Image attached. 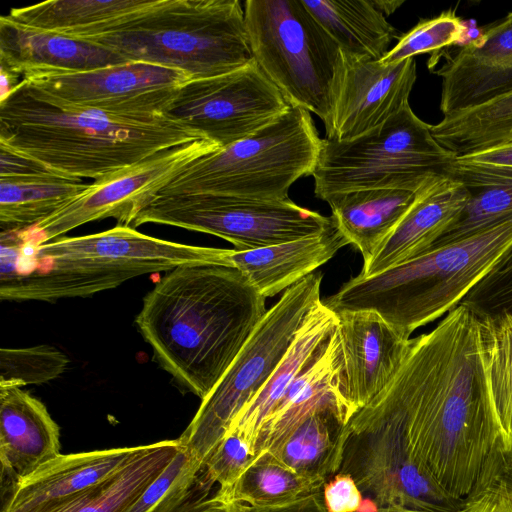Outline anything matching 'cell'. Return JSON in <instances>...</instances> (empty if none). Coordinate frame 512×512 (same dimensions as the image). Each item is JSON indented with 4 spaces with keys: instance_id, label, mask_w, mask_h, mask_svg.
Wrapping results in <instances>:
<instances>
[{
    "instance_id": "cell-16",
    "label": "cell",
    "mask_w": 512,
    "mask_h": 512,
    "mask_svg": "<svg viewBox=\"0 0 512 512\" xmlns=\"http://www.w3.org/2000/svg\"><path fill=\"white\" fill-rule=\"evenodd\" d=\"M338 85L326 138L349 140L381 125L409 103L416 81V62L394 64L343 53Z\"/></svg>"
},
{
    "instance_id": "cell-41",
    "label": "cell",
    "mask_w": 512,
    "mask_h": 512,
    "mask_svg": "<svg viewBox=\"0 0 512 512\" xmlns=\"http://www.w3.org/2000/svg\"><path fill=\"white\" fill-rule=\"evenodd\" d=\"M456 512H512V492L488 466L479 484Z\"/></svg>"
},
{
    "instance_id": "cell-24",
    "label": "cell",
    "mask_w": 512,
    "mask_h": 512,
    "mask_svg": "<svg viewBox=\"0 0 512 512\" xmlns=\"http://www.w3.org/2000/svg\"><path fill=\"white\" fill-rule=\"evenodd\" d=\"M59 435L40 400L21 387L0 386V461L11 491L60 454Z\"/></svg>"
},
{
    "instance_id": "cell-23",
    "label": "cell",
    "mask_w": 512,
    "mask_h": 512,
    "mask_svg": "<svg viewBox=\"0 0 512 512\" xmlns=\"http://www.w3.org/2000/svg\"><path fill=\"white\" fill-rule=\"evenodd\" d=\"M351 418L342 397L333 394L316 405L267 451L322 490L339 472Z\"/></svg>"
},
{
    "instance_id": "cell-32",
    "label": "cell",
    "mask_w": 512,
    "mask_h": 512,
    "mask_svg": "<svg viewBox=\"0 0 512 512\" xmlns=\"http://www.w3.org/2000/svg\"><path fill=\"white\" fill-rule=\"evenodd\" d=\"M435 140L456 157L512 141V92L430 125Z\"/></svg>"
},
{
    "instance_id": "cell-36",
    "label": "cell",
    "mask_w": 512,
    "mask_h": 512,
    "mask_svg": "<svg viewBox=\"0 0 512 512\" xmlns=\"http://www.w3.org/2000/svg\"><path fill=\"white\" fill-rule=\"evenodd\" d=\"M68 364V357L50 345L1 348L0 386L46 383L59 377Z\"/></svg>"
},
{
    "instance_id": "cell-35",
    "label": "cell",
    "mask_w": 512,
    "mask_h": 512,
    "mask_svg": "<svg viewBox=\"0 0 512 512\" xmlns=\"http://www.w3.org/2000/svg\"><path fill=\"white\" fill-rule=\"evenodd\" d=\"M491 397L500 428L501 450L512 444V319L481 320Z\"/></svg>"
},
{
    "instance_id": "cell-37",
    "label": "cell",
    "mask_w": 512,
    "mask_h": 512,
    "mask_svg": "<svg viewBox=\"0 0 512 512\" xmlns=\"http://www.w3.org/2000/svg\"><path fill=\"white\" fill-rule=\"evenodd\" d=\"M464 26L454 10L420 20L411 30L402 34L397 44L380 59L383 64H394L414 56L439 52L461 40Z\"/></svg>"
},
{
    "instance_id": "cell-26",
    "label": "cell",
    "mask_w": 512,
    "mask_h": 512,
    "mask_svg": "<svg viewBox=\"0 0 512 512\" xmlns=\"http://www.w3.org/2000/svg\"><path fill=\"white\" fill-rule=\"evenodd\" d=\"M418 192V191H417ZM403 189H367L332 194L323 201L339 229L368 263L391 235L416 198Z\"/></svg>"
},
{
    "instance_id": "cell-42",
    "label": "cell",
    "mask_w": 512,
    "mask_h": 512,
    "mask_svg": "<svg viewBox=\"0 0 512 512\" xmlns=\"http://www.w3.org/2000/svg\"><path fill=\"white\" fill-rule=\"evenodd\" d=\"M189 471H196L187 452L181 448L163 472L124 512H151L167 492Z\"/></svg>"
},
{
    "instance_id": "cell-13",
    "label": "cell",
    "mask_w": 512,
    "mask_h": 512,
    "mask_svg": "<svg viewBox=\"0 0 512 512\" xmlns=\"http://www.w3.org/2000/svg\"><path fill=\"white\" fill-rule=\"evenodd\" d=\"M218 149L210 140H195L95 180L51 216L20 230L21 238L33 244L46 243L83 224L106 218L130 226L135 216L190 164Z\"/></svg>"
},
{
    "instance_id": "cell-49",
    "label": "cell",
    "mask_w": 512,
    "mask_h": 512,
    "mask_svg": "<svg viewBox=\"0 0 512 512\" xmlns=\"http://www.w3.org/2000/svg\"><path fill=\"white\" fill-rule=\"evenodd\" d=\"M375 512H437V511H426V510H416V509H409V508L391 507V508H378Z\"/></svg>"
},
{
    "instance_id": "cell-19",
    "label": "cell",
    "mask_w": 512,
    "mask_h": 512,
    "mask_svg": "<svg viewBox=\"0 0 512 512\" xmlns=\"http://www.w3.org/2000/svg\"><path fill=\"white\" fill-rule=\"evenodd\" d=\"M469 199L466 187L442 175L425 184L375 256L358 276L370 277L427 252L458 218Z\"/></svg>"
},
{
    "instance_id": "cell-12",
    "label": "cell",
    "mask_w": 512,
    "mask_h": 512,
    "mask_svg": "<svg viewBox=\"0 0 512 512\" xmlns=\"http://www.w3.org/2000/svg\"><path fill=\"white\" fill-rule=\"evenodd\" d=\"M338 473L350 475L377 508L455 512L463 504L446 493L413 461L396 419L375 404L349 422Z\"/></svg>"
},
{
    "instance_id": "cell-47",
    "label": "cell",
    "mask_w": 512,
    "mask_h": 512,
    "mask_svg": "<svg viewBox=\"0 0 512 512\" xmlns=\"http://www.w3.org/2000/svg\"><path fill=\"white\" fill-rule=\"evenodd\" d=\"M489 466L503 479L512 492V444L507 450H501L497 446L489 460Z\"/></svg>"
},
{
    "instance_id": "cell-30",
    "label": "cell",
    "mask_w": 512,
    "mask_h": 512,
    "mask_svg": "<svg viewBox=\"0 0 512 512\" xmlns=\"http://www.w3.org/2000/svg\"><path fill=\"white\" fill-rule=\"evenodd\" d=\"M342 367V352L336 329L324 353L297 377L274 415L261 428L252 453L256 456L271 449L327 397L339 394L343 399Z\"/></svg>"
},
{
    "instance_id": "cell-48",
    "label": "cell",
    "mask_w": 512,
    "mask_h": 512,
    "mask_svg": "<svg viewBox=\"0 0 512 512\" xmlns=\"http://www.w3.org/2000/svg\"><path fill=\"white\" fill-rule=\"evenodd\" d=\"M375 6L386 15H390L393 13L400 5L403 4V1H385V0H373Z\"/></svg>"
},
{
    "instance_id": "cell-18",
    "label": "cell",
    "mask_w": 512,
    "mask_h": 512,
    "mask_svg": "<svg viewBox=\"0 0 512 512\" xmlns=\"http://www.w3.org/2000/svg\"><path fill=\"white\" fill-rule=\"evenodd\" d=\"M434 73L442 78L443 117L512 92V11L447 55Z\"/></svg>"
},
{
    "instance_id": "cell-21",
    "label": "cell",
    "mask_w": 512,
    "mask_h": 512,
    "mask_svg": "<svg viewBox=\"0 0 512 512\" xmlns=\"http://www.w3.org/2000/svg\"><path fill=\"white\" fill-rule=\"evenodd\" d=\"M125 62L100 45L0 17V66L20 78L37 70L82 72Z\"/></svg>"
},
{
    "instance_id": "cell-4",
    "label": "cell",
    "mask_w": 512,
    "mask_h": 512,
    "mask_svg": "<svg viewBox=\"0 0 512 512\" xmlns=\"http://www.w3.org/2000/svg\"><path fill=\"white\" fill-rule=\"evenodd\" d=\"M222 252V248L155 238L124 225L40 244L24 242L19 234V253L37 267L1 272L0 299L55 302L90 297L132 278L181 265H221Z\"/></svg>"
},
{
    "instance_id": "cell-9",
    "label": "cell",
    "mask_w": 512,
    "mask_h": 512,
    "mask_svg": "<svg viewBox=\"0 0 512 512\" xmlns=\"http://www.w3.org/2000/svg\"><path fill=\"white\" fill-rule=\"evenodd\" d=\"M456 156L433 137L409 103L374 129L349 140L322 139L313 170L316 197L367 189L417 192L448 175Z\"/></svg>"
},
{
    "instance_id": "cell-34",
    "label": "cell",
    "mask_w": 512,
    "mask_h": 512,
    "mask_svg": "<svg viewBox=\"0 0 512 512\" xmlns=\"http://www.w3.org/2000/svg\"><path fill=\"white\" fill-rule=\"evenodd\" d=\"M315 491L319 489L269 451L256 455L229 489L216 490L225 499L254 508L284 506Z\"/></svg>"
},
{
    "instance_id": "cell-10",
    "label": "cell",
    "mask_w": 512,
    "mask_h": 512,
    "mask_svg": "<svg viewBox=\"0 0 512 512\" xmlns=\"http://www.w3.org/2000/svg\"><path fill=\"white\" fill-rule=\"evenodd\" d=\"M322 273L313 272L283 292L267 310L237 357L178 438L194 468L227 434L238 414L268 381L315 307L321 303Z\"/></svg>"
},
{
    "instance_id": "cell-22",
    "label": "cell",
    "mask_w": 512,
    "mask_h": 512,
    "mask_svg": "<svg viewBox=\"0 0 512 512\" xmlns=\"http://www.w3.org/2000/svg\"><path fill=\"white\" fill-rule=\"evenodd\" d=\"M145 447L59 454L19 481L1 512H28L77 495L115 475Z\"/></svg>"
},
{
    "instance_id": "cell-6",
    "label": "cell",
    "mask_w": 512,
    "mask_h": 512,
    "mask_svg": "<svg viewBox=\"0 0 512 512\" xmlns=\"http://www.w3.org/2000/svg\"><path fill=\"white\" fill-rule=\"evenodd\" d=\"M76 39L127 61L182 70L193 79L226 74L254 61L238 0H157L104 34Z\"/></svg>"
},
{
    "instance_id": "cell-45",
    "label": "cell",
    "mask_w": 512,
    "mask_h": 512,
    "mask_svg": "<svg viewBox=\"0 0 512 512\" xmlns=\"http://www.w3.org/2000/svg\"><path fill=\"white\" fill-rule=\"evenodd\" d=\"M456 158L465 162L512 167V141Z\"/></svg>"
},
{
    "instance_id": "cell-44",
    "label": "cell",
    "mask_w": 512,
    "mask_h": 512,
    "mask_svg": "<svg viewBox=\"0 0 512 512\" xmlns=\"http://www.w3.org/2000/svg\"><path fill=\"white\" fill-rule=\"evenodd\" d=\"M0 179H33L59 175L44 164L0 143Z\"/></svg>"
},
{
    "instance_id": "cell-15",
    "label": "cell",
    "mask_w": 512,
    "mask_h": 512,
    "mask_svg": "<svg viewBox=\"0 0 512 512\" xmlns=\"http://www.w3.org/2000/svg\"><path fill=\"white\" fill-rule=\"evenodd\" d=\"M67 103L122 117L164 115L193 78L157 64L129 61L82 72L31 71L23 78Z\"/></svg>"
},
{
    "instance_id": "cell-20",
    "label": "cell",
    "mask_w": 512,
    "mask_h": 512,
    "mask_svg": "<svg viewBox=\"0 0 512 512\" xmlns=\"http://www.w3.org/2000/svg\"><path fill=\"white\" fill-rule=\"evenodd\" d=\"M348 244L334 219L316 235L250 250L224 249L222 266L238 269L267 298L286 291Z\"/></svg>"
},
{
    "instance_id": "cell-8",
    "label": "cell",
    "mask_w": 512,
    "mask_h": 512,
    "mask_svg": "<svg viewBox=\"0 0 512 512\" xmlns=\"http://www.w3.org/2000/svg\"><path fill=\"white\" fill-rule=\"evenodd\" d=\"M244 16L253 58L291 106L328 125L343 70L338 44L302 0H247Z\"/></svg>"
},
{
    "instance_id": "cell-1",
    "label": "cell",
    "mask_w": 512,
    "mask_h": 512,
    "mask_svg": "<svg viewBox=\"0 0 512 512\" xmlns=\"http://www.w3.org/2000/svg\"><path fill=\"white\" fill-rule=\"evenodd\" d=\"M372 403L399 423L425 474L452 497H468L500 444L479 319L458 305L410 339L397 375Z\"/></svg>"
},
{
    "instance_id": "cell-17",
    "label": "cell",
    "mask_w": 512,
    "mask_h": 512,
    "mask_svg": "<svg viewBox=\"0 0 512 512\" xmlns=\"http://www.w3.org/2000/svg\"><path fill=\"white\" fill-rule=\"evenodd\" d=\"M342 352V394L352 417L392 383L410 339L374 311L336 313Z\"/></svg>"
},
{
    "instance_id": "cell-39",
    "label": "cell",
    "mask_w": 512,
    "mask_h": 512,
    "mask_svg": "<svg viewBox=\"0 0 512 512\" xmlns=\"http://www.w3.org/2000/svg\"><path fill=\"white\" fill-rule=\"evenodd\" d=\"M213 486L202 470L189 471L151 512H250L248 505L212 492Z\"/></svg>"
},
{
    "instance_id": "cell-2",
    "label": "cell",
    "mask_w": 512,
    "mask_h": 512,
    "mask_svg": "<svg viewBox=\"0 0 512 512\" xmlns=\"http://www.w3.org/2000/svg\"><path fill=\"white\" fill-rule=\"evenodd\" d=\"M265 299L236 268L186 264L157 281L135 323L158 365L202 400L266 314Z\"/></svg>"
},
{
    "instance_id": "cell-38",
    "label": "cell",
    "mask_w": 512,
    "mask_h": 512,
    "mask_svg": "<svg viewBox=\"0 0 512 512\" xmlns=\"http://www.w3.org/2000/svg\"><path fill=\"white\" fill-rule=\"evenodd\" d=\"M465 306L478 319H512V245L464 296Z\"/></svg>"
},
{
    "instance_id": "cell-3",
    "label": "cell",
    "mask_w": 512,
    "mask_h": 512,
    "mask_svg": "<svg viewBox=\"0 0 512 512\" xmlns=\"http://www.w3.org/2000/svg\"><path fill=\"white\" fill-rule=\"evenodd\" d=\"M199 139L165 115H109L59 100L24 79L0 100V143L73 179L107 178Z\"/></svg>"
},
{
    "instance_id": "cell-43",
    "label": "cell",
    "mask_w": 512,
    "mask_h": 512,
    "mask_svg": "<svg viewBox=\"0 0 512 512\" xmlns=\"http://www.w3.org/2000/svg\"><path fill=\"white\" fill-rule=\"evenodd\" d=\"M323 497L329 512H357L363 501L354 479L344 473H337L324 485Z\"/></svg>"
},
{
    "instance_id": "cell-33",
    "label": "cell",
    "mask_w": 512,
    "mask_h": 512,
    "mask_svg": "<svg viewBox=\"0 0 512 512\" xmlns=\"http://www.w3.org/2000/svg\"><path fill=\"white\" fill-rule=\"evenodd\" d=\"M82 180L51 175L33 179H0L2 230L33 227L87 188Z\"/></svg>"
},
{
    "instance_id": "cell-28",
    "label": "cell",
    "mask_w": 512,
    "mask_h": 512,
    "mask_svg": "<svg viewBox=\"0 0 512 512\" xmlns=\"http://www.w3.org/2000/svg\"><path fill=\"white\" fill-rule=\"evenodd\" d=\"M179 440L146 445L143 452L104 482L28 512H124L181 450Z\"/></svg>"
},
{
    "instance_id": "cell-5",
    "label": "cell",
    "mask_w": 512,
    "mask_h": 512,
    "mask_svg": "<svg viewBox=\"0 0 512 512\" xmlns=\"http://www.w3.org/2000/svg\"><path fill=\"white\" fill-rule=\"evenodd\" d=\"M511 245L509 220L376 275H357L323 303L335 313L374 311L410 338L417 328L456 308Z\"/></svg>"
},
{
    "instance_id": "cell-31",
    "label": "cell",
    "mask_w": 512,
    "mask_h": 512,
    "mask_svg": "<svg viewBox=\"0 0 512 512\" xmlns=\"http://www.w3.org/2000/svg\"><path fill=\"white\" fill-rule=\"evenodd\" d=\"M343 53L380 60L397 37L373 0H302Z\"/></svg>"
},
{
    "instance_id": "cell-46",
    "label": "cell",
    "mask_w": 512,
    "mask_h": 512,
    "mask_svg": "<svg viewBox=\"0 0 512 512\" xmlns=\"http://www.w3.org/2000/svg\"><path fill=\"white\" fill-rule=\"evenodd\" d=\"M250 507V506H249ZM250 512H329L324 501L323 489L315 491L298 500L279 507L254 508Z\"/></svg>"
},
{
    "instance_id": "cell-7",
    "label": "cell",
    "mask_w": 512,
    "mask_h": 512,
    "mask_svg": "<svg viewBox=\"0 0 512 512\" xmlns=\"http://www.w3.org/2000/svg\"><path fill=\"white\" fill-rule=\"evenodd\" d=\"M321 145L310 112L291 106L254 134L194 161L158 195L286 199L296 180L312 175Z\"/></svg>"
},
{
    "instance_id": "cell-27",
    "label": "cell",
    "mask_w": 512,
    "mask_h": 512,
    "mask_svg": "<svg viewBox=\"0 0 512 512\" xmlns=\"http://www.w3.org/2000/svg\"><path fill=\"white\" fill-rule=\"evenodd\" d=\"M449 176L466 187L469 199L458 218L431 248L469 238L512 220V167L456 158Z\"/></svg>"
},
{
    "instance_id": "cell-11",
    "label": "cell",
    "mask_w": 512,
    "mask_h": 512,
    "mask_svg": "<svg viewBox=\"0 0 512 512\" xmlns=\"http://www.w3.org/2000/svg\"><path fill=\"white\" fill-rule=\"evenodd\" d=\"M333 216L301 207L290 198L270 200L210 194L158 195L134 218L133 227L155 223L220 237L250 250L316 235Z\"/></svg>"
},
{
    "instance_id": "cell-40",
    "label": "cell",
    "mask_w": 512,
    "mask_h": 512,
    "mask_svg": "<svg viewBox=\"0 0 512 512\" xmlns=\"http://www.w3.org/2000/svg\"><path fill=\"white\" fill-rule=\"evenodd\" d=\"M255 455L246 440L228 432L208 457L202 472L218 492L229 489L254 460Z\"/></svg>"
},
{
    "instance_id": "cell-25",
    "label": "cell",
    "mask_w": 512,
    "mask_h": 512,
    "mask_svg": "<svg viewBox=\"0 0 512 512\" xmlns=\"http://www.w3.org/2000/svg\"><path fill=\"white\" fill-rule=\"evenodd\" d=\"M336 329V313L321 301L301 327L273 374L238 414L228 432L241 436L252 451L261 428L274 415L297 377L324 353Z\"/></svg>"
},
{
    "instance_id": "cell-14",
    "label": "cell",
    "mask_w": 512,
    "mask_h": 512,
    "mask_svg": "<svg viewBox=\"0 0 512 512\" xmlns=\"http://www.w3.org/2000/svg\"><path fill=\"white\" fill-rule=\"evenodd\" d=\"M290 107L254 60L226 74L190 80L164 115L223 148L254 134Z\"/></svg>"
},
{
    "instance_id": "cell-29",
    "label": "cell",
    "mask_w": 512,
    "mask_h": 512,
    "mask_svg": "<svg viewBox=\"0 0 512 512\" xmlns=\"http://www.w3.org/2000/svg\"><path fill=\"white\" fill-rule=\"evenodd\" d=\"M157 0H53L13 8L7 15L20 24L72 38L106 33L120 22L150 9Z\"/></svg>"
}]
</instances>
